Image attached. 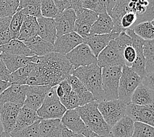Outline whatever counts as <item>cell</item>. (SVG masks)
Returning <instances> with one entry per match:
<instances>
[{
	"label": "cell",
	"instance_id": "obj_35",
	"mask_svg": "<svg viewBox=\"0 0 154 137\" xmlns=\"http://www.w3.org/2000/svg\"><path fill=\"white\" fill-rule=\"evenodd\" d=\"M143 50L146 73L154 72V39L145 41Z\"/></svg>",
	"mask_w": 154,
	"mask_h": 137
},
{
	"label": "cell",
	"instance_id": "obj_25",
	"mask_svg": "<svg viewBox=\"0 0 154 137\" xmlns=\"http://www.w3.org/2000/svg\"><path fill=\"white\" fill-rule=\"evenodd\" d=\"M24 43L38 57H42L50 53L54 52V44L44 40L39 36H36L32 39L24 42Z\"/></svg>",
	"mask_w": 154,
	"mask_h": 137
},
{
	"label": "cell",
	"instance_id": "obj_40",
	"mask_svg": "<svg viewBox=\"0 0 154 137\" xmlns=\"http://www.w3.org/2000/svg\"><path fill=\"white\" fill-rule=\"evenodd\" d=\"M82 8L92 11L98 15L107 13L106 0H82Z\"/></svg>",
	"mask_w": 154,
	"mask_h": 137
},
{
	"label": "cell",
	"instance_id": "obj_55",
	"mask_svg": "<svg viewBox=\"0 0 154 137\" xmlns=\"http://www.w3.org/2000/svg\"><path fill=\"white\" fill-rule=\"evenodd\" d=\"M3 132V125L2 123V121H1V117H0V135L2 134Z\"/></svg>",
	"mask_w": 154,
	"mask_h": 137
},
{
	"label": "cell",
	"instance_id": "obj_47",
	"mask_svg": "<svg viewBox=\"0 0 154 137\" xmlns=\"http://www.w3.org/2000/svg\"><path fill=\"white\" fill-rule=\"evenodd\" d=\"M54 2L59 13L69 9H73L74 8L75 0H54Z\"/></svg>",
	"mask_w": 154,
	"mask_h": 137
},
{
	"label": "cell",
	"instance_id": "obj_15",
	"mask_svg": "<svg viewBox=\"0 0 154 137\" xmlns=\"http://www.w3.org/2000/svg\"><path fill=\"white\" fill-rule=\"evenodd\" d=\"M83 43V38L75 32L56 38L54 44V52L66 55L79 45Z\"/></svg>",
	"mask_w": 154,
	"mask_h": 137
},
{
	"label": "cell",
	"instance_id": "obj_45",
	"mask_svg": "<svg viewBox=\"0 0 154 137\" xmlns=\"http://www.w3.org/2000/svg\"><path fill=\"white\" fill-rule=\"evenodd\" d=\"M136 19H137V15L134 13L128 12L122 17L121 20V29L125 31L134 25Z\"/></svg>",
	"mask_w": 154,
	"mask_h": 137
},
{
	"label": "cell",
	"instance_id": "obj_39",
	"mask_svg": "<svg viewBox=\"0 0 154 137\" xmlns=\"http://www.w3.org/2000/svg\"><path fill=\"white\" fill-rule=\"evenodd\" d=\"M36 121L30 126L24 128L15 132H11V137H40V122Z\"/></svg>",
	"mask_w": 154,
	"mask_h": 137
},
{
	"label": "cell",
	"instance_id": "obj_53",
	"mask_svg": "<svg viewBox=\"0 0 154 137\" xmlns=\"http://www.w3.org/2000/svg\"><path fill=\"white\" fill-rule=\"evenodd\" d=\"M11 85V84L9 82H6L4 81V80L0 79V94L3 92H4V91Z\"/></svg>",
	"mask_w": 154,
	"mask_h": 137
},
{
	"label": "cell",
	"instance_id": "obj_56",
	"mask_svg": "<svg viewBox=\"0 0 154 137\" xmlns=\"http://www.w3.org/2000/svg\"><path fill=\"white\" fill-rule=\"evenodd\" d=\"M90 137H105V136H100V135H97L96 134H95V133L92 132V134L90 135Z\"/></svg>",
	"mask_w": 154,
	"mask_h": 137
},
{
	"label": "cell",
	"instance_id": "obj_3",
	"mask_svg": "<svg viewBox=\"0 0 154 137\" xmlns=\"http://www.w3.org/2000/svg\"><path fill=\"white\" fill-rule=\"evenodd\" d=\"M97 105L98 102L94 101L77 107L76 110L86 127L92 132L105 137H112L111 128L101 115Z\"/></svg>",
	"mask_w": 154,
	"mask_h": 137
},
{
	"label": "cell",
	"instance_id": "obj_21",
	"mask_svg": "<svg viewBox=\"0 0 154 137\" xmlns=\"http://www.w3.org/2000/svg\"><path fill=\"white\" fill-rule=\"evenodd\" d=\"M66 80L71 86L72 90L76 94L79 98V107L96 101L93 95L86 89V87L76 76L73 75H70L66 78Z\"/></svg>",
	"mask_w": 154,
	"mask_h": 137
},
{
	"label": "cell",
	"instance_id": "obj_49",
	"mask_svg": "<svg viewBox=\"0 0 154 137\" xmlns=\"http://www.w3.org/2000/svg\"><path fill=\"white\" fill-rule=\"evenodd\" d=\"M142 84L154 92V72L147 73L142 79Z\"/></svg>",
	"mask_w": 154,
	"mask_h": 137
},
{
	"label": "cell",
	"instance_id": "obj_29",
	"mask_svg": "<svg viewBox=\"0 0 154 137\" xmlns=\"http://www.w3.org/2000/svg\"><path fill=\"white\" fill-rule=\"evenodd\" d=\"M131 103L138 105L154 104V92L143 84H140L132 95Z\"/></svg>",
	"mask_w": 154,
	"mask_h": 137
},
{
	"label": "cell",
	"instance_id": "obj_10",
	"mask_svg": "<svg viewBox=\"0 0 154 137\" xmlns=\"http://www.w3.org/2000/svg\"><path fill=\"white\" fill-rule=\"evenodd\" d=\"M125 115L134 122L142 123L154 127V104L138 105L130 103L127 105Z\"/></svg>",
	"mask_w": 154,
	"mask_h": 137
},
{
	"label": "cell",
	"instance_id": "obj_22",
	"mask_svg": "<svg viewBox=\"0 0 154 137\" xmlns=\"http://www.w3.org/2000/svg\"><path fill=\"white\" fill-rule=\"evenodd\" d=\"M40 119L36 111L32 110L26 105H23L20 109L15 126L11 132H17L24 128L30 126Z\"/></svg>",
	"mask_w": 154,
	"mask_h": 137
},
{
	"label": "cell",
	"instance_id": "obj_28",
	"mask_svg": "<svg viewBox=\"0 0 154 137\" xmlns=\"http://www.w3.org/2000/svg\"><path fill=\"white\" fill-rule=\"evenodd\" d=\"M38 30L39 27H38L37 18L26 16L17 39L23 42L29 40L32 38L38 36Z\"/></svg>",
	"mask_w": 154,
	"mask_h": 137
},
{
	"label": "cell",
	"instance_id": "obj_17",
	"mask_svg": "<svg viewBox=\"0 0 154 137\" xmlns=\"http://www.w3.org/2000/svg\"><path fill=\"white\" fill-rule=\"evenodd\" d=\"M21 107L20 105L13 103H5L0 106V117L3 132L10 134L13 131Z\"/></svg>",
	"mask_w": 154,
	"mask_h": 137
},
{
	"label": "cell",
	"instance_id": "obj_37",
	"mask_svg": "<svg viewBox=\"0 0 154 137\" xmlns=\"http://www.w3.org/2000/svg\"><path fill=\"white\" fill-rule=\"evenodd\" d=\"M19 0H0V19L13 17L18 10Z\"/></svg>",
	"mask_w": 154,
	"mask_h": 137
},
{
	"label": "cell",
	"instance_id": "obj_1",
	"mask_svg": "<svg viewBox=\"0 0 154 137\" xmlns=\"http://www.w3.org/2000/svg\"><path fill=\"white\" fill-rule=\"evenodd\" d=\"M36 67L42 76L44 85L51 87L57 86L75 70L65 55L56 52L38 57Z\"/></svg>",
	"mask_w": 154,
	"mask_h": 137
},
{
	"label": "cell",
	"instance_id": "obj_23",
	"mask_svg": "<svg viewBox=\"0 0 154 137\" xmlns=\"http://www.w3.org/2000/svg\"><path fill=\"white\" fill-rule=\"evenodd\" d=\"M37 21L39 27L38 36L44 40L54 44L57 38L54 19L40 17L37 18Z\"/></svg>",
	"mask_w": 154,
	"mask_h": 137
},
{
	"label": "cell",
	"instance_id": "obj_30",
	"mask_svg": "<svg viewBox=\"0 0 154 137\" xmlns=\"http://www.w3.org/2000/svg\"><path fill=\"white\" fill-rule=\"evenodd\" d=\"M0 49L2 53H6L9 54L23 55L26 57H33L35 55L23 42L18 39L10 40L8 43L0 46Z\"/></svg>",
	"mask_w": 154,
	"mask_h": 137
},
{
	"label": "cell",
	"instance_id": "obj_58",
	"mask_svg": "<svg viewBox=\"0 0 154 137\" xmlns=\"http://www.w3.org/2000/svg\"><path fill=\"white\" fill-rule=\"evenodd\" d=\"M2 50H1V49H0V55L2 54Z\"/></svg>",
	"mask_w": 154,
	"mask_h": 137
},
{
	"label": "cell",
	"instance_id": "obj_52",
	"mask_svg": "<svg viewBox=\"0 0 154 137\" xmlns=\"http://www.w3.org/2000/svg\"><path fill=\"white\" fill-rule=\"evenodd\" d=\"M115 0H106V11L108 15H109L112 9H113V7L115 4Z\"/></svg>",
	"mask_w": 154,
	"mask_h": 137
},
{
	"label": "cell",
	"instance_id": "obj_8",
	"mask_svg": "<svg viewBox=\"0 0 154 137\" xmlns=\"http://www.w3.org/2000/svg\"><path fill=\"white\" fill-rule=\"evenodd\" d=\"M97 65L101 69L110 67H123L125 65L122 51L117 46L114 40L111 41L107 46L97 56Z\"/></svg>",
	"mask_w": 154,
	"mask_h": 137
},
{
	"label": "cell",
	"instance_id": "obj_33",
	"mask_svg": "<svg viewBox=\"0 0 154 137\" xmlns=\"http://www.w3.org/2000/svg\"><path fill=\"white\" fill-rule=\"evenodd\" d=\"M34 63H30L26 66L17 69V71L11 73L9 82L11 84H17V85H25L26 80L30 73L32 71L34 67Z\"/></svg>",
	"mask_w": 154,
	"mask_h": 137
},
{
	"label": "cell",
	"instance_id": "obj_51",
	"mask_svg": "<svg viewBox=\"0 0 154 137\" xmlns=\"http://www.w3.org/2000/svg\"><path fill=\"white\" fill-rule=\"evenodd\" d=\"M61 137H86V136H85L82 135L77 134V133L72 132V131H71V130H69V129L66 128V126L63 125Z\"/></svg>",
	"mask_w": 154,
	"mask_h": 137
},
{
	"label": "cell",
	"instance_id": "obj_24",
	"mask_svg": "<svg viewBox=\"0 0 154 137\" xmlns=\"http://www.w3.org/2000/svg\"><path fill=\"white\" fill-rule=\"evenodd\" d=\"M128 2L129 0H117L115 2V6L109 14L113 23V30L112 32L120 34L124 31L121 29V20L126 13L131 12L128 7Z\"/></svg>",
	"mask_w": 154,
	"mask_h": 137
},
{
	"label": "cell",
	"instance_id": "obj_46",
	"mask_svg": "<svg viewBox=\"0 0 154 137\" xmlns=\"http://www.w3.org/2000/svg\"><path fill=\"white\" fill-rule=\"evenodd\" d=\"M66 110H75L79 107V98L77 97L76 94L72 90L71 94H69L68 98L63 104Z\"/></svg>",
	"mask_w": 154,
	"mask_h": 137
},
{
	"label": "cell",
	"instance_id": "obj_18",
	"mask_svg": "<svg viewBox=\"0 0 154 137\" xmlns=\"http://www.w3.org/2000/svg\"><path fill=\"white\" fill-rule=\"evenodd\" d=\"M28 85L11 84L0 94V106L5 103H13L23 107L26 99Z\"/></svg>",
	"mask_w": 154,
	"mask_h": 137
},
{
	"label": "cell",
	"instance_id": "obj_34",
	"mask_svg": "<svg viewBox=\"0 0 154 137\" xmlns=\"http://www.w3.org/2000/svg\"><path fill=\"white\" fill-rule=\"evenodd\" d=\"M134 33L145 41L154 39V26L151 22H143L132 26Z\"/></svg>",
	"mask_w": 154,
	"mask_h": 137
},
{
	"label": "cell",
	"instance_id": "obj_57",
	"mask_svg": "<svg viewBox=\"0 0 154 137\" xmlns=\"http://www.w3.org/2000/svg\"><path fill=\"white\" fill-rule=\"evenodd\" d=\"M151 23H152V24H153V26H154V19H153V20L152 21V22H151Z\"/></svg>",
	"mask_w": 154,
	"mask_h": 137
},
{
	"label": "cell",
	"instance_id": "obj_4",
	"mask_svg": "<svg viewBox=\"0 0 154 137\" xmlns=\"http://www.w3.org/2000/svg\"><path fill=\"white\" fill-rule=\"evenodd\" d=\"M66 109L63 105L56 94V86L51 87L42 105L37 110L40 119H61Z\"/></svg>",
	"mask_w": 154,
	"mask_h": 137
},
{
	"label": "cell",
	"instance_id": "obj_32",
	"mask_svg": "<svg viewBox=\"0 0 154 137\" xmlns=\"http://www.w3.org/2000/svg\"><path fill=\"white\" fill-rule=\"evenodd\" d=\"M17 11H21L26 16L36 17H42L40 0H21Z\"/></svg>",
	"mask_w": 154,
	"mask_h": 137
},
{
	"label": "cell",
	"instance_id": "obj_44",
	"mask_svg": "<svg viewBox=\"0 0 154 137\" xmlns=\"http://www.w3.org/2000/svg\"><path fill=\"white\" fill-rule=\"evenodd\" d=\"M122 56L125 60V65L128 67H131L136 58V51L132 45H128L125 48L122 52Z\"/></svg>",
	"mask_w": 154,
	"mask_h": 137
},
{
	"label": "cell",
	"instance_id": "obj_50",
	"mask_svg": "<svg viewBox=\"0 0 154 137\" xmlns=\"http://www.w3.org/2000/svg\"><path fill=\"white\" fill-rule=\"evenodd\" d=\"M59 84L62 87V89H63V92H64L63 99L60 101L61 103L63 104L64 103V101L66 100V98H68L69 94H71V91H72V88H71V86L70 85V84L69 83L68 80L66 79L63 80V81L59 83Z\"/></svg>",
	"mask_w": 154,
	"mask_h": 137
},
{
	"label": "cell",
	"instance_id": "obj_12",
	"mask_svg": "<svg viewBox=\"0 0 154 137\" xmlns=\"http://www.w3.org/2000/svg\"><path fill=\"white\" fill-rule=\"evenodd\" d=\"M132 40V45L134 48L136 53V60L131 66V69L143 79L146 75L145 67V58L143 55V46L145 40L137 36L132 29H128L125 30Z\"/></svg>",
	"mask_w": 154,
	"mask_h": 137
},
{
	"label": "cell",
	"instance_id": "obj_48",
	"mask_svg": "<svg viewBox=\"0 0 154 137\" xmlns=\"http://www.w3.org/2000/svg\"><path fill=\"white\" fill-rule=\"evenodd\" d=\"M11 73L8 70L2 58L0 57V79L6 82H9Z\"/></svg>",
	"mask_w": 154,
	"mask_h": 137
},
{
	"label": "cell",
	"instance_id": "obj_6",
	"mask_svg": "<svg viewBox=\"0 0 154 137\" xmlns=\"http://www.w3.org/2000/svg\"><path fill=\"white\" fill-rule=\"evenodd\" d=\"M142 79L133 71L131 67L124 65L119 85V99L126 104H130L132 94L137 87L142 84Z\"/></svg>",
	"mask_w": 154,
	"mask_h": 137
},
{
	"label": "cell",
	"instance_id": "obj_38",
	"mask_svg": "<svg viewBox=\"0 0 154 137\" xmlns=\"http://www.w3.org/2000/svg\"><path fill=\"white\" fill-rule=\"evenodd\" d=\"M59 14L53 0H42L41 15L44 18L54 19Z\"/></svg>",
	"mask_w": 154,
	"mask_h": 137
},
{
	"label": "cell",
	"instance_id": "obj_7",
	"mask_svg": "<svg viewBox=\"0 0 154 137\" xmlns=\"http://www.w3.org/2000/svg\"><path fill=\"white\" fill-rule=\"evenodd\" d=\"M127 104L119 99L103 101L98 103V110L106 123L111 129L117 122L125 115Z\"/></svg>",
	"mask_w": 154,
	"mask_h": 137
},
{
	"label": "cell",
	"instance_id": "obj_16",
	"mask_svg": "<svg viewBox=\"0 0 154 137\" xmlns=\"http://www.w3.org/2000/svg\"><path fill=\"white\" fill-rule=\"evenodd\" d=\"M119 34L112 32L108 34H91L82 37L83 43L88 45L94 55L97 58L100 52L106 48L109 42L116 38Z\"/></svg>",
	"mask_w": 154,
	"mask_h": 137
},
{
	"label": "cell",
	"instance_id": "obj_41",
	"mask_svg": "<svg viewBox=\"0 0 154 137\" xmlns=\"http://www.w3.org/2000/svg\"><path fill=\"white\" fill-rule=\"evenodd\" d=\"M131 137H154V127L142 123L134 122V129Z\"/></svg>",
	"mask_w": 154,
	"mask_h": 137
},
{
	"label": "cell",
	"instance_id": "obj_2",
	"mask_svg": "<svg viewBox=\"0 0 154 137\" xmlns=\"http://www.w3.org/2000/svg\"><path fill=\"white\" fill-rule=\"evenodd\" d=\"M72 75L78 78L83 85L93 95L97 102L105 101L101 80V69L94 64L80 67L74 70Z\"/></svg>",
	"mask_w": 154,
	"mask_h": 137
},
{
	"label": "cell",
	"instance_id": "obj_54",
	"mask_svg": "<svg viewBox=\"0 0 154 137\" xmlns=\"http://www.w3.org/2000/svg\"><path fill=\"white\" fill-rule=\"evenodd\" d=\"M0 137H11V136H10V135L8 134V133L3 132L2 134L0 135Z\"/></svg>",
	"mask_w": 154,
	"mask_h": 137
},
{
	"label": "cell",
	"instance_id": "obj_27",
	"mask_svg": "<svg viewBox=\"0 0 154 137\" xmlns=\"http://www.w3.org/2000/svg\"><path fill=\"white\" fill-rule=\"evenodd\" d=\"M62 127L61 119H41L40 137H61Z\"/></svg>",
	"mask_w": 154,
	"mask_h": 137
},
{
	"label": "cell",
	"instance_id": "obj_43",
	"mask_svg": "<svg viewBox=\"0 0 154 137\" xmlns=\"http://www.w3.org/2000/svg\"><path fill=\"white\" fill-rule=\"evenodd\" d=\"M154 19V0L148 1V5L145 13L142 15L137 16V19L134 25L143 22H152ZM133 25V26H134Z\"/></svg>",
	"mask_w": 154,
	"mask_h": 137
},
{
	"label": "cell",
	"instance_id": "obj_36",
	"mask_svg": "<svg viewBox=\"0 0 154 137\" xmlns=\"http://www.w3.org/2000/svg\"><path fill=\"white\" fill-rule=\"evenodd\" d=\"M26 15L21 11H17L11 19L9 24V33L11 39H17L19 37L20 29Z\"/></svg>",
	"mask_w": 154,
	"mask_h": 137
},
{
	"label": "cell",
	"instance_id": "obj_13",
	"mask_svg": "<svg viewBox=\"0 0 154 137\" xmlns=\"http://www.w3.org/2000/svg\"><path fill=\"white\" fill-rule=\"evenodd\" d=\"M63 125L77 134L82 135L86 137H90L92 132L86 127L85 123L80 118L76 109L66 110L61 119Z\"/></svg>",
	"mask_w": 154,
	"mask_h": 137
},
{
	"label": "cell",
	"instance_id": "obj_11",
	"mask_svg": "<svg viewBox=\"0 0 154 137\" xmlns=\"http://www.w3.org/2000/svg\"><path fill=\"white\" fill-rule=\"evenodd\" d=\"M75 13L74 32L81 37L87 36L90 34L91 27L97 19L98 14L83 8L77 9Z\"/></svg>",
	"mask_w": 154,
	"mask_h": 137
},
{
	"label": "cell",
	"instance_id": "obj_31",
	"mask_svg": "<svg viewBox=\"0 0 154 137\" xmlns=\"http://www.w3.org/2000/svg\"><path fill=\"white\" fill-rule=\"evenodd\" d=\"M113 30V23L107 13L100 14L95 23L91 27V34H108Z\"/></svg>",
	"mask_w": 154,
	"mask_h": 137
},
{
	"label": "cell",
	"instance_id": "obj_5",
	"mask_svg": "<svg viewBox=\"0 0 154 137\" xmlns=\"http://www.w3.org/2000/svg\"><path fill=\"white\" fill-rule=\"evenodd\" d=\"M122 67H110L101 69V80L105 101L119 99V85Z\"/></svg>",
	"mask_w": 154,
	"mask_h": 137
},
{
	"label": "cell",
	"instance_id": "obj_14",
	"mask_svg": "<svg viewBox=\"0 0 154 137\" xmlns=\"http://www.w3.org/2000/svg\"><path fill=\"white\" fill-rule=\"evenodd\" d=\"M51 88L49 85L29 86L24 105L37 111L42 105Z\"/></svg>",
	"mask_w": 154,
	"mask_h": 137
},
{
	"label": "cell",
	"instance_id": "obj_42",
	"mask_svg": "<svg viewBox=\"0 0 154 137\" xmlns=\"http://www.w3.org/2000/svg\"><path fill=\"white\" fill-rule=\"evenodd\" d=\"M11 17L0 19V46L11 40L9 33V24Z\"/></svg>",
	"mask_w": 154,
	"mask_h": 137
},
{
	"label": "cell",
	"instance_id": "obj_20",
	"mask_svg": "<svg viewBox=\"0 0 154 137\" xmlns=\"http://www.w3.org/2000/svg\"><path fill=\"white\" fill-rule=\"evenodd\" d=\"M0 57L2 58L6 67L11 73L26 66L30 63H36L38 59V57L36 55H34L33 57H26L23 55L9 54L6 53H2Z\"/></svg>",
	"mask_w": 154,
	"mask_h": 137
},
{
	"label": "cell",
	"instance_id": "obj_9",
	"mask_svg": "<svg viewBox=\"0 0 154 137\" xmlns=\"http://www.w3.org/2000/svg\"><path fill=\"white\" fill-rule=\"evenodd\" d=\"M75 70L80 67L97 63V58L94 55L88 45L85 43L79 45L65 55Z\"/></svg>",
	"mask_w": 154,
	"mask_h": 137
},
{
	"label": "cell",
	"instance_id": "obj_19",
	"mask_svg": "<svg viewBox=\"0 0 154 137\" xmlns=\"http://www.w3.org/2000/svg\"><path fill=\"white\" fill-rule=\"evenodd\" d=\"M57 37L74 32L76 20V13L73 9H69L59 13L54 19Z\"/></svg>",
	"mask_w": 154,
	"mask_h": 137
},
{
	"label": "cell",
	"instance_id": "obj_26",
	"mask_svg": "<svg viewBox=\"0 0 154 137\" xmlns=\"http://www.w3.org/2000/svg\"><path fill=\"white\" fill-rule=\"evenodd\" d=\"M134 129V121L125 115L111 129L112 137H131Z\"/></svg>",
	"mask_w": 154,
	"mask_h": 137
}]
</instances>
